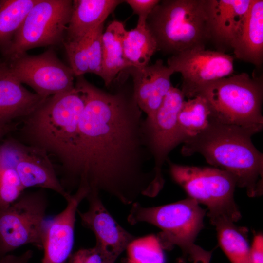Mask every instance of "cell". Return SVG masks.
<instances>
[{"label": "cell", "instance_id": "cell-8", "mask_svg": "<svg viewBox=\"0 0 263 263\" xmlns=\"http://www.w3.org/2000/svg\"><path fill=\"white\" fill-rule=\"evenodd\" d=\"M48 201L44 190L24 193L0 209V256L31 244L42 249Z\"/></svg>", "mask_w": 263, "mask_h": 263}, {"label": "cell", "instance_id": "cell-20", "mask_svg": "<svg viewBox=\"0 0 263 263\" xmlns=\"http://www.w3.org/2000/svg\"><path fill=\"white\" fill-rule=\"evenodd\" d=\"M124 0H75L64 40L80 38L104 23L113 10Z\"/></svg>", "mask_w": 263, "mask_h": 263}, {"label": "cell", "instance_id": "cell-2", "mask_svg": "<svg viewBox=\"0 0 263 263\" xmlns=\"http://www.w3.org/2000/svg\"><path fill=\"white\" fill-rule=\"evenodd\" d=\"M254 134L210 119L205 130L183 142L181 153L201 154L210 165L232 175L248 196H259L263 192V154L252 142Z\"/></svg>", "mask_w": 263, "mask_h": 263}, {"label": "cell", "instance_id": "cell-30", "mask_svg": "<svg viewBox=\"0 0 263 263\" xmlns=\"http://www.w3.org/2000/svg\"><path fill=\"white\" fill-rule=\"evenodd\" d=\"M115 262L95 244L94 247L81 248L71 254L67 263H115Z\"/></svg>", "mask_w": 263, "mask_h": 263}, {"label": "cell", "instance_id": "cell-16", "mask_svg": "<svg viewBox=\"0 0 263 263\" xmlns=\"http://www.w3.org/2000/svg\"><path fill=\"white\" fill-rule=\"evenodd\" d=\"M16 168L24 189L40 188L54 191L66 201L70 197L71 194L62 187L49 154L44 150L20 142Z\"/></svg>", "mask_w": 263, "mask_h": 263}, {"label": "cell", "instance_id": "cell-33", "mask_svg": "<svg viewBox=\"0 0 263 263\" xmlns=\"http://www.w3.org/2000/svg\"><path fill=\"white\" fill-rule=\"evenodd\" d=\"M212 252L194 244L190 249L188 258L192 263H210Z\"/></svg>", "mask_w": 263, "mask_h": 263}, {"label": "cell", "instance_id": "cell-28", "mask_svg": "<svg viewBox=\"0 0 263 263\" xmlns=\"http://www.w3.org/2000/svg\"><path fill=\"white\" fill-rule=\"evenodd\" d=\"M70 68L75 77L89 73V59L86 35L71 40H64Z\"/></svg>", "mask_w": 263, "mask_h": 263}, {"label": "cell", "instance_id": "cell-26", "mask_svg": "<svg viewBox=\"0 0 263 263\" xmlns=\"http://www.w3.org/2000/svg\"><path fill=\"white\" fill-rule=\"evenodd\" d=\"M38 0H0V49L10 46L27 15Z\"/></svg>", "mask_w": 263, "mask_h": 263}, {"label": "cell", "instance_id": "cell-5", "mask_svg": "<svg viewBox=\"0 0 263 263\" xmlns=\"http://www.w3.org/2000/svg\"><path fill=\"white\" fill-rule=\"evenodd\" d=\"M197 95L207 101L210 119L240 127L254 134L262 131V76L251 77L245 73L233 74L201 86L194 97Z\"/></svg>", "mask_w": 263, "mask_h": 263}, {"label": "cell", "instance_id": "cell-13", "mask_svg": "<svg viewBox=\"0 0 263 263\" xmlns=\"http://www.w3.org/2000/svg\"><path fill=\"white\" fill-rule=\"evenodd\" d=\"M85 199L89 204L88 210L77 211L82 225L93 232L95 245L116 261L137 238L113 218L104 205L100 195L89 194Z\"/></svg>", "mask_w": 263, "mask_h": 263}, {"label": "cell", "instance_id": "cell-29", "mask_svg": "<svg viewBox=\"0 0 263 263\" xmlns=\"http://www.w3.org/2000/svg\"><path fill=\"white\" fill-rule=\"evenodd\" d=\"M104 24L86 35L89 59V73L101 77L103 50L102 37Z\"/></svg>", "mask_w": 263, "mask_h": 263}, {"label": "cell", "instance_id": "cell-6", "mask_svg": "<svg viewBox=\"0 0 263 263\" xmlns=\"http://www.w3.org/2000/svg\"><path fill=\"white\" fill-rule=\"evenodd\" d=\"M206 213L199 204L190 197L152 207H143L137 202L132 205L127 220L132 225L147 223L158 227L161 231L156 237L163 249H170L177 246L185 258L188 256L203 227Z\"/></svg>", "mask_w": 263, "mask_h": 263}, {"label": "cell", "instance_id": "cell-4", "mask_svg": "<svg viewBox=\"0 0 263 263\" xmlns=\"http://www.w3.org/2000/svg\"><path fill=\"white\" fill-rule=\"evenodd\" d=\"M146 26L157 51L171 56L205 47L210 41V0H163L149 14Z\"/></svg>", "mask_w": 263, "mask_h": 263}, {"label": "cell", "instance_id": "cell-19", "mask_svg": "<svg viewBox=\"0 0 263 263\" xmlns=\"http://www.w3.org/2000/svg\"><path fill=\"white\" fill-rule=\"evenodd\" d=\"M234 58L260 67L263 61V0H252L232 46Z\"/></svg>", "mask_w": 263, "mask_h": 263}, {"label": "cell", "instance_id": "cell-23", "mask_svg": "<svg viewBox=\"0 0 263 263\" xmlns=\"http://www.w3.org/2000/svg\"><path fill=\"white\" fill-rule=\"evenodd\" d=\"M215 227L219 244L231 263H251L247 229L225 217L210 219Z\"/></svg>", "mask_w": 263, "mask_h": 263}, {"label": "cell", "instance_id": "cell-12", "mask_svg": "<svg viewBox=\"0 0 263 263\" xmlns=\"http://www.w3.org/2000/svg\"><path fill=\"white\" fill-rule=\"evenodd\" d=\"M181 89L171 87L154 118H146L150 151L153 161L154 185L159 192L165 180L164 164L170 151L182 143L178 131L177 116L185 99Z\"/></svg>", "mask_w": 263, "mask_h": 263}, {"label": "cell", "instance_id": "cell-14", "mask_svg": "<svg viewBox=\"0 0 263 263\" xmlns=\"http://www.w3.org/2000/svg\"><path fill=\"white\" fill-rule=\"evenodd\" d=\"M87 194L84 190H77L66 200L65 208L45 223L41 263H64L68 260L74 246L78 207Z\"/></svg>", "mask_w": 263, "mask_h": 263}, {"label": "cell", "instance_id": "cell-22", "mask_svg": "<svg viewBox=\"0 0 263 263\" xmlns=\"http://www.w3.org/2000/svg\"><path fill=\"white\" fill-rule=\"evenodd\" d=\"M19 143L13 138L0 142V209L15 202L25 189L16 168Z\"/></svg>", "mask_w": 263, "mask_h": 263}, {"label": "cell", "instance_id": "cell-11", "mask_svg": "<svg viewBox=\"0 0 263 263\" xmlns=\"http://www.w3.org/2000/svg\"><path fill=\"white\" fill-rule=\"evenodd\" d=\"M234 61V57L225 53L196 47L170 56L167 65L181 74V90L189 99L204 84L232 75Z\"/></svg>", "mask_w": 263, "mask_h": 263}, {"label": "cell", "instance_id": "cell-25", "mask_svg": "<svg viewBox=\"0 0 263 263\" xmlns=\"http://www.w3.org/2000/svg\"><path fill=\"white\" fill-rule=\"evenodd\" d=\"M210 111L206 99L197 95L185 100L177 116V124L182 143L196 136L209 125Z\"/></svg>", "mask_w": 263, "mask_h": 263}, {"label": "cell", "instance_id": "cell-10", "mask_svg": "<svg viewBox=\"0 0 263 263\" xmlns=\"http://www.w3.org/2000/svg\"><path fill=\"white\" fill-rule=\"evenodd\" d=\"M5 62L19 82L28 85L43 97L69 91L75 87V76L72 70L52 49L36 56L25 53Z\"/></svg>", "mask_w": 263, "mask_h": 263}, {"label": "cell", "instance_id": "cell-18", "mask_svg": "<svg viewBox=\"0 0 263 263\" xmlns=\"http://www.w3.org/2000/svg\"><path fill=\"white\" fill-rule=\"evenodd\" d=\"M252 0H210V41L217 51L232 49Z\"/></svg>", "mask_w": 263, "mask_h": 263}, {"label": "cell", "instance_id": "cell-9", "mask_svg": "<svg viewBox=\"0 0 263 263\" xmlns=\"http://www.w3.org/2000/svg\"><path fill=\"white\" fill-rule=\"evenodd\" d=\"M73 1L38 0L2 54L6 60L32 48L63 43L69 24Z\"/></svg>", "mask_w": 263, "mask_h": 263}, {"label": "cell", "instance_id": "cell-27", "mask_svg": "<svg viewBox=\"0 0 263 263\" xmlns=\"http://www.w3.org/2000/svg\"><path fill=\"white\" fill-rule=\"evenodd\" d=\"M127 263H165L163 249L155 235L136 238L127 249Z\"/></svg>", "mask_w": 263, "mask_h": 263}, {"label": "cell", "instance_id": "cell-15", "mask_svg": "<svg viewBox=\"0 0 263 263\" xmlns=\"http://www.w3.org/2000/svg\"><path fill=\"white\" fill-rule=\"evenodd\" d=\"M132 80L133 95L148 120L152 119L172 86L173 71L162 60L142 68L131 67L125 70Z\"/></svg>", "mask_w": 263, "mask_h": 263}, {"label": "cell", "instance_id": "cell-32", "mask_svg": "<svg viewBox=\"0 0 263 263\" xmlns=\"http://www.w3.org/2000/svg\"><path fill=\"white\" fill-rule=\"evenodd\" d=\"M249 257L251 263H263V237L257 234L250 247Z\"/></svg>", "mask_w": 263, "mask_h": 263}, {"label": "cell", "instance_id": "cell-7", "mask_svg": "<svg viewBox=\"0 0 263 263\" xmlns=\"http://www.w3.org/2000/svg\"><path fill=\"white\" fill-rule=\"evenodd\" d=\"M172 179L198 203L207 207L209 219L225 217L236 222L241 217L234 194L237 182L229 172L215 167L177 164L169 159Z\"/></svg>", "mask_w": 263, "mask_h": 263}, {"label": "cell", "instance_id": "cell-24", "mask_svg": "<svg viewBox=\"0 0 263 263\" xmlns=\"http://www.w3.org/2000/svg\"><path fill=\"white\" fill-rule=\"evenodd\" d=\"M123 53L131 67L142 68L149 65L157 51L156 41L146 24L127 30L123 42Z\"/></svg>", "mask_w": 263, "mask_h": 263}, {"label": "cell", "instance_id": "cell-17", "mask_svg": "<svg viewBox=\"0 0 263 263\" xmlns=\"http://www.w3.org/2000/svg\"><path fill=\"white\" fill-rule=\"evenodd\" d=\"M47 98L25 88L7 63L0 61V125L25 118Z\"/></svg>", "mask_w": 263, "mask_h": 263}, {"label": "cell", "instance_id": "cell-1", "mask_svg": "<svg viewBox=\"0 0 263 263\" xmlns=\"http://www.w3.org/2000/svg\"><path fill=\"white\" fill-rule=\"evenodd\" d=\"M75 86L84 94L85 104L73 164L60 179L65 191L104 193L125 205L157 195L155 174L147 169L152 158L146 117L133 87L119 85L108 92L83 76L76 77Z\"/></svg>", "mask_w": 263, "mask_h": 263}, {"label": "cell", "instance_id": "cell-21", "mask_svg": "<svg viewBox=\"0 0 263 263\" xmlns=\"http://www.w3.org/2000/svg\"><path fill=\"white\" fill-rule=\"evenodd\" d=\"M127 30L122 22L113 20L103 31L102 37L103 62L101 78L106 87L111 85L116 76L131 67L123 53V42Z\"/></svg>", "mask_w": 263, "mask_h": 263}, {"label": "cell", "instance_id": "cell-34", "mask_svg": "<svg viewBox=\"0 0 263 263\" xmlns=\"http://www.w3.org/2000/svg\"><path fill=\"white\" fill-rule=\"evenodd\" d=\"M33 252L28 250L19 255L7 254L0 256V263H28L33 257Z\"/></svg>", "mask_w": 263, "mask_h": 263}, {"label": "cell", "instance_id": "cell-35", "mask_svg": "<svg viewBox=\"0 0 263 263\" xmlns=\"http://www.w3.org/2000/svg\"><path fill=\"white\" fill-rule=\"evenodd\" d=\"M17 126V124L15 122L0 125V142L6 135L14 131L16 129Z\"/></svg>", "mask_w": 263, "mask_h": 263}, {"label": "cell", "instance_id": "cell-31", "mask_svg": "<svg viewBox=\"0 0 263 263\" xmlns=\"http://www.w3.org/2000/svg\"><path fill=\"white\" fill-rule=\"evenodd\" d=\"M160 0H126V2L138 17L137 25L146 24L147 19Z\"/></svg>", "mask_w": 263, "mask_h": 263}, {"label": "cell", "instance_id": "cell-3", "mask_svg": "<svg viewBox=\"0 0 263 263\" xmlns=\"http://www.w3.org/2000/svg\"><path fill=\"white\" fill-rule=\"evenodd\" d=\"M85 104L84 94L76 87L47 98L24 118L22 131L27 145L38 147L58 158L61 178L74 159L78 125Z\"/></svg>", "mask_w": 263, "mask_h": 263}]
</instances>
